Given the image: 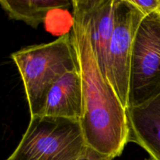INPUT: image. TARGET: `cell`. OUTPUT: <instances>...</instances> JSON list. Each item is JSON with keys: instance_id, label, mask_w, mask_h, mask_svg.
<instances>
[{"instance_id": "obj_1", "label": "cell", "mask_w": 160, "mask_h": 160, "mask_svg": "<svg viewBox=\"0 0 160 160\" xmlns=\"http://www.w3.org/2000/svg\"><path fill=\"white\" fill-rule=\"evenodd\" d=\"M70 33L76 52L82 89L79 122L88 148L118 157L129 143L126 108L103 74L92 46L90 21L83 0H73Z\"/></svg>"}, {"instance_id": "obj_2", "label": "cell", "mask_w": 160, "mask_h": 160, "mask_svg": "<svg viewBox=\"0 0 160 160\" xmlns=\"http://www.w3.org/2000/svg\"><path fill=\"white\" fill-rule=\"evenodd\" d=\"M24 88L31 117L40 115L52 86L67 72L79 70L70 33L11 55Z\"/></svg>"}, {"instance_id": "obj_3", "label": "cell", "mask_w": 160, "mask_h": 160, "mask_svg": "<svg viewBox=\"0 0 160 160\" xmlns=\"http://www.w3.org/2000/svg\"><path fill=\"white\" fill-rule=\"evenodd\" d=\"M87 148L78 120L38 115L6 160H75Z\"/></svg>"}, {"instance_id": "obj_4", "label": "cell", "mask_w": 160, "mask_h": 160, "mask_svg": "<svg viewBox=\"0 0 160 160\" xmlns=\"http://www.w3.org/2000/svg\"><path fill=\"white\" fill-rule=\"evenodd\" d=\"M160 94V14L145 16L137 31L129 77L128 108L139 106Z\"/></svg>"}, {"instance_id": "obj_5", "label": "cell", "mask_w": 160, "mask_h": 160, "mask_svg": "<svg viewBox=\"0 0 160 160\" xmlns=\"http://www.w3.org/2000/svg\"><path fill=\"white\" fill-rule=\"evenodd\" d=\"M145 17L130 0L114 1L113 29L108 49L106 73L126 109L133 46L138 27Z\"/></svg>"}, {"instance_id": "obj_6", "label": "cell", "mask_w": 160, "mask_h": 160, "mask_svg": "<svg viewBox=\"0 0 160 160\" xmlns=\"http://www.w3.org/2000/svg\"><path fill=\"white\" fill-rule=\"evenodd\" d=\"M129 142L142 147L150 160H160V94L139 106L127 108Z\"/></svg>"}, {"instance_id": "obj_7", "label": "cell", "mask_w": 160, "mask_h": 160, "mask_svg": "<svg viewBox=\"0 0 160 160\" xmlns=\"http://www.w3.org/2000/svg\"><path fill=\"white\" fill-rule=\"evenodd\" d=\"M82 114L79 70L67 72L51 87L40 115L78 120Z\"/></svg>"}, {"instance_id": "obj_8", "label": "cell", "mask_w": 160, "mask_h": 160, "mask_svg": "<svg viewBox=\"0 0 160 160\" xmlns=\"http://www.w3.org/2000/svg\"><path fill=\"white\" fill-rule=\"evenodd\" d=\"M89 17L92 46L103 74L107 78L106 62L113 29L115 0H83Z\"/></svg>"}, {"instance_id": "obj_9", "label": "cell", "mask_w": 160, "mask_h": 160, "mask_svg": "<svg viewBox=\"0 0 160 160\" xmlns=\"http://www.w3.org/2000/svg\"><path fill=\"white\" fill-rule=\"evenodd\" d=\"M70 5L72 1L67 0H0V6L9 18L24 22L34 28L45 21L49 11Z\"/></svg>"}, {"instance_id": "obj_10", "label": "cell", "mask_w": 160, "mask_h": 160, "mask_svg": "<svg viewBox=\"0 0 160 160\" xmlns=\"http://www.w3.org/2000/svg\"><path fill=\"white\" fill-rule=\"evenodd\" d=\"M145 16L159 10L160 0H130Z\"/></svg>"}, {"instance_id": "obj_11", "label": "cell", "mask_w": 160, "mask_h": 160, "mask_svg": "<svg viewBox=\"0 0 160 160\" xmlns=\"http://www.w3.org/2000/svg\"><path fill=\"white\" fill-rule=\"evenodd\" d=\"M114 159L108 156H105L100 153L97 152L95 150L88 147L84 153L75 160H113Z\"/></svg>"}, {"instance_id": "obj_12", "label": "cell", "mask_w": 160, "mask_h": 160, "mask_svg": "<svg viewBox=\"0 0 160 160\" xmlns=\"http://www.w3.org/2000/svg\"><path fill=\"white\" fill-rule=\"evenodd\" d=\"M158 12H159V13L160 14V8L159 9V10H158Z\"/></svg>"}]
</instances>
